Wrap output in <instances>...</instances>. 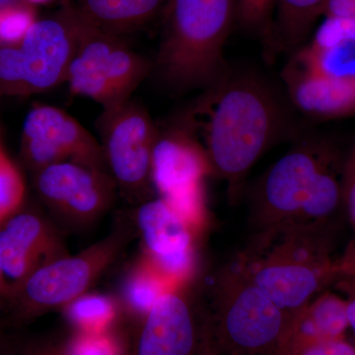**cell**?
<instances>
[{"label": "cell", "instance_id": "obj_1", "mask_svg": "<svg viewBox=\"0 0 355 355\" xmlns=\"http://www.w3.org/2000/svg\"><path fill=\"white\" fill-rule=\"evenodd\" d=\"M174 121L198 139L211 175L227 183L232 197L258 159L295 132L286 99L268 79L230 69Z\"/></svg>", "mask_w": 355, "mask_h": 355}, {"label": "cell", "instance_id": "obj_2", "mask_svg": "<svg viewBox=\"0 0 355 355\" xmlns=\"http://www.w3.org/2000/svg\"><path fill=\"white\" fill-rule=\"evenodd\" d=\"M237 0H168L153 72L170 90H205L225 76Z\"/></svg>", "mask_w": 355, "mask_h": 355}, {"label": "cell", "instance_id": "obj_3", "mask_svg": "<svg viewBox=\"0 0 355 355\" xmlns=\"http://www.w3.org/2000/svg\"><path fill=\"white\" fill-rule=\"evenodd\" d=\"M137 235L132 216L118 217L106 237L76 254H67L39 268L4 304L7 320L19 328L51 312H62L87 293L121 258Z\"/></svg>", "mask_w": 355, "mask_h": 355}, {"label": "cell", "instance_id": "obj_4", "mask_svg": "<svg viewBox=\"0 0 355 355\" xmlns=\"http://www.w3.org/2000/svg\"><path fill=\"white\" fill-rule=\"evenodd\" d=\"M315 229L272 228L259 232L233 265L280 309L304 308L329 275Z\"/></svg>", "mask_w": 355, "mask_h": 355}, {"label": "cell", "instance_id": "obj_5", "mask_svg": "<svg viewBox=\"0 0 355 355\" xmlns=\"http://www.w3.org/2000/svg\"><path fill=\"white\" fill-rule=\"evenodd\" d=\"M205 328L235 352L279 354L292 315L280 309L234 265L224 268L210 288Z\"/></svg>", "mask_w": 355, "mask_h": 355}, {"label": "cell", "instance_id": "obj_6", "mask_svg": "<svg viewBox=\"0 0 355 355\" xmlns=\"http://www.w3.org/2000/svg\"><path fill=\"white\" fill-rule=\"evenodd\" d=\"M153 70V62L133 51L123 37L99 31L81 21L65 83L72 94L108 110L132 99Z\"/></svg>", "mask_w": 355, "mask_h": 355}, {"label": "cell", "instance_id": "obj_7", "mask_svg": "<svg viewBox=\"0 0 355 355\" xmlns=\"http://www.w3.org/2000/svg\"><path fill=\"white\" fill-rule=\"evenodd\" d=\"M340 161L327 140L304 137L263 175L253 197V217L261 231L293 227L324 172Z\"/></svg>", "mask_w": 355, "mask_h": 355}, {"label": "cell", "instance_id": "obj_8", "mask_svg": "<svg viewBox=\"0 0 355 355\" xmlns=\"http://www.w3.org/2000/svg\"><path fill=\"white\" fill-rule=\"evenodd\" d=\"M100 144L121 197L133 205L153 197V153L158 127L132 99L103 110L97 123Z\"/></svg>", "mask_w": 355, "mask_h": 355}, {"label": "cell", "instance_id": "obj_9", "mask_svg": "<svg viewBox=\"0 0 355 355\" xmlns=\"http://www.w3.org/2000/svg\"><path fill=\"white\" fill-rule=\"evenodd\" d=\"M33 175L44 211L64 233L92 228L112 209L119 193L110 173L78 163H57Z\"/></svg>", "mask_w": 355, "mask_h": 355}, {"label": "cell", "instance_id": "obj_10", "mask_svg": "<svg viewBox=\"0 0 355 355\" xmlns=\"http://www.w3.org/2000/svg\"><path fill=\"white\" fill-rule=\"evenodd\" d=\"M153 183L158 197L176 210L197 232L205 220V178L209 159L198 139L173 121L159 128L153 153Z\"/></svg>", "mask_w": 355, "mask_h": 355}, {"label": "cell", "instance_id": "obj_11", "mask_svg": "<svg viewBox=\"0 0 355 355\" xmlns=\"http://www.w3.org/2000/svg\"><path fill=\"white\" fill-rule=\"evenodd\" d=\"M190 280L165 292L153 309L130 324L128 355H198L205 343L202 299Z\"/></svg>", "mask_w": 355, "mask_h": 355}, {"label": "cell", "instance_id": "obj_12", "mask_svg": "<svg viewBox=\"0 0 355 355\" xmlns=\"http://www.w3.org/2000/svg\"><path fill=\"white\" fill-rule=\"evenodd\" d=\"M20 156L34 174L46 166L74 162L109 172L101 144L76 119L51 105H34L23 123Z\"/></svg>", "mask_w": 355, "mask_h": 355}, {"label": "cell", "instance_id": "obj_13", "mask_svg": "<svg viewBox=\"0 0 355 355\" xmlns=\"http://www.w3.org/2000/svg\"><path fill=\"white\" fill-rule=\"evenodd\" d=\"M132 218L141 238L142 256L173 286L190 280L198 232L164 198L139 203Z\"/></svg>", "mask_w": 355, "mask_h": 355}, {"label": "cell", "instance_id": "obj_14", "mask_svg": "<svg viewBox=\"0 0 355 355\" xmlns=\"http://www.w3.org/2000/svg\"><path fill=\"white\" fill-rule=\"evenodd\" d=\"M81 21L69 2L53 16L36 21L18 44L26 94L46 92L67 80L76 53Z\"/></svg>", "mask_w": 355, "mask_h": 355}, {"label": "cell", "instance_id": "obj_15", "mask_svg": "<svg viewBox=\"0 0 355 355\" xmlns=\"http://www.w3.org/2000/svg\"><path fill=\"white\" fill-rule=\"evenodd\" d=\"M62 233L44 210L25 205L0 225V268L13 291L39 268L69 254Z\"/></svg>", "mask_w": 355, "mask_h": 355}, {"label": "cell", "instance_id": "obj_16", "mask_svg": "<svg viewBox=\"0 0 355 355\" xmlns=\"http://www.w3.org/2000/svg\"><path fill=\"white\" fill-rule=\"evenodd\" d=\"M282 78L292 107L307 118L329 121L355 116V74L326 73L296 53Z\"/></svg>", "mask_w": 355, "mask_h": 355}, {"label": "cell", "instance_id": "obj_17", "mask_svg": "<svg viewBox=\"0 0 355 355\" xmlns=\"http://www.w3.org/2000/svg\"><path fill=\"white\" fill-rule=\"evenodd\" d=\"M83 22L99 31L123 37L149 22L165 0H70Z\"/></svg>", "mask_w": 355, "mask_h": 355}, {"label": "cell", "instance_id": "obj_18", "mask_svg": "<svg viewBox=\"0 0 355 355\" xmlns=\"http://www.w3.org/2000/svg\"><path fill=\"white\" fill-rule=\"evenodd\" d=\"M347 302L334 294H324L310 301L292 315L282 347L315 340L343 338L349 328Z\"/></svg>", "mask_w": 355, "mask_h": 355}, {"label": "cell", "instance_id": "obj_19", "mask_svg": "<svg viewBox=\"0 0 355 355\" xmlns=\"http://www.w3.org/2000/svg\"><path fill=\"white\" fill-rule=\"evenodd\" d=\"M173 286L144 256L128 266L121 282L118 298L125 322L144 319L158 299Z\"/></svg>", "mask_w": 355, "mask_h": 355}, {"label": "cell", "instance_id": "obj_20", "mask_svg": "<svg viewBox=\"0 0 355 355\" xmlns=\"http://www.w3.org/2000/svg\"><path fill=\"white\" fill-rule=\"evenodd\" d=\"M326 0H277L275 21L266 40L273 51H286L299 46L315 22L323 15Z\"/></svg>", "mask_w": 355, "mask_h": 355}, {"label": "cell", "instance_id": "obj_21", "mask_svg": "<svg viewBox=\"0 0 355 355\" xmlns=\"http://www.w3.org/2000/svg\"><path fill=\"white\" fill-rule=\"evenodd\" d=\"M62 314L70 329L79 333H102L125 322L118 296L87 292L69 303Z\"/></svg>", "mask_w": 355, "mask_h": 355}, {"label": "cell", "instance_id": "obj_22", "mask_svg": "<svg viewBox=\"0 0 355 355\" xmlns=\"http://www.w3.org/2000/svg\"><path fill=\"white\" fill-rule=\"evenodd\" d=\"M25 196L24 178L7 153L0 123V225L25 205Z\"/></svg>", "mask_w": 355, "mask_h": 355}, {"label": "cell", "instance_id": "obj_23", "mask_svg": "<svg viewBox=\"0 0 355 355\" xmlns=\"http://www.w3.org/2000/svg\"><path fill=\"white\" fill-rule=\"evenodd\" d=\"M2 96H27L18 46H0V97Z\"/></svg>", "mask_w": 355, "mask_h": 355}, {"label": "cell", "instance_id": "obj_24", "mask_svg": "<svg viewBox=\"0 0 355 355\" xmlns=\"http://www.w3.org/2000/svg\"><path fill=\"white\" fill-rule=\"evenodd\" d=\"M36 22L30 7L7 6L0 8V42L18 44Z\"/></svg>", "mask_w": 355, "mask_h": 355}, {"label": "cell", "instance_id": "obj_25", "mask_svg": "<svg viewBox=\"0 0 355 355\" xmlns=\"http://www.w3.org/2000/svg\"><path fill=\"white\" fill-rule=\"evenodd\" d=\"M6 355H73L67 345V336H53L15 338L12 336Z\"/></svg>", "mask_w": 355, "mask_h": 355}, {"label": "cell", "instance_id": "obj_26", "mask_svg": "<svg viewBox=\"0 0 355 355\" xmlns=\"http://www.w3.org/2000/svg\"><path fill=\"white\" fill-rule=\"evenodd\" d=\"M277 0H237V17L250 28L263 30L268 36Z\"/></svg>", "mask_w": 355, "mask_h": 355}, {"label": "cell", "instance_id": "obj_27", "mask_svg": "<svg viewBox=\"0 0 355 355\" xmlns=\"http://www.w3.org/2000/svg\"><path fill=\"white\" fill-rule=\"evenodd\" d=\"M279 355H355V345L343 338H330L284 347Z\"/></svg>", "mask_w": 355, "mask_h": 355}, {"label": "cell", "instance_id": "obj_28", "mask_svg": "<svg viewBox=\"0 0 355 355\" xmlns=\"http://www.w3.org/2000/svg\"><path fill=\"white\" fill-rule=\"evenodd\" d=\"M343 202L355 229V142L345 163L343 179Z\"/></svg>", "mask_w": 355, "mask_h": 355}, {"label": "cell", "instance_id": "obj_29", "mask_svg": "<svg viewBox=\"0 0 355 355\" xmlns=\"http://www.w3.org/2000/svg\"><path fill=\"white\" fill-rule=\"evenodd\" d=\"M323 15L327 19L355 20V0H326Z\"/></svg>", "mask_w": 355, "mask_h": 355}, {"label": "cell", "instance_id": "obj_30", "mask_svg": "<svg viewBox=\"0 0 355 355\" xmlns=\"http://www.w3.org/2000/svg\"><path fill=\"white\" fill-rule=\"evenodd\" d=\"M10 327L6 312L0 306V355H6L8 352L9 345L12 340V335H10L8 331Z\"/></svg>", "mask_w": 355, "mask_h": 355}, {"label": "cell", "instance_id": "obj_31", "mask_svg": "<svg viewBox=\"0 0 355 355\" xmlns=\"http://www.w3.org/2000/svg\"><path fill=\"white\" fill-rule=\"evenodd\" d=\"M13 293V287L7 282L6 275L0 268V306L3 309V306L10 299Z\"/></svg>", "mask_w": 355, "mask_h": 355}, {"label": "cell", "instance_id": "obj_32", "mask_svg": "<svg viewBox=\"0 0 355 355\" xmlns=\"http://www.w3.org/2000/svg\"><path fill=\"white\" fill-rule=\"evenodd\" d=\"M347 320H349V326L355 334V297L347 302Z\"/></svg>", "mask_w": 355, "mask_h": 355}, {"label": "cell", "instance_id": "obj_33", "mask_svg": "<svg viewBox=\"0 0 355 355\" xmlns=\"http://www.w3.org/2000/svg\"><path fill=\"white\" fill-rule=\"evenodd\" d=\"M198 355H211V354H210L209 347H207V342L205 343L202 349H200V352H198Z\"/></svg>", "mask_w": 355, "mask_h": 355}, {"label": "cell", "instance_id": "obj_34", "mask_svg": "<svg viewBox=\"0 0 355 355\" xmlns=\"http://www.w3.org/2000/svg\"><path fill=\"white\" fill-rule=\"evenodd\" d=\"M9 1H10V0H0V8L7 6V4L9 3Z\"/></svg>", "mask_w": 355, "mask_h": 355}, {"label": "cell", "instance_id": "obj_35", "mask_svg": "<svg viewBox=\"0 0 355 355\" xmlns=\"http://www.w3.org/2000/svg\"><path fill=\"white\" fill-rule=\"evenodd\" d=\"M352 286H354V287L355 288V268H354V277H352Z\"/></svg>", "mask_w": 355, "mask_h": 355}, {"label": "cell", "instance_id": "obj_36", "mask_svg": "<svg viewBox=\"0 0 355 355\" xmlns=\"http://www.w3.org/2000/svg\"><path fill=\"white\" fill-rule=\"evenodd\" d=\"M70 0H62V3H65V2H69Z\"/></svg>", "mask_w": 355, "mask_h": 355}]
</instances>
